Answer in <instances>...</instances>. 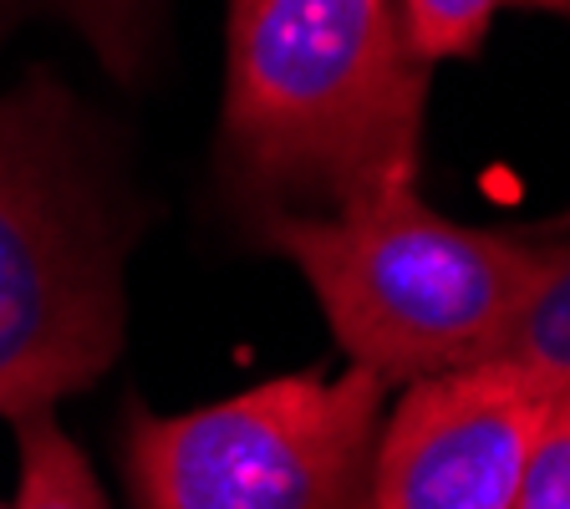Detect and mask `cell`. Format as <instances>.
<instances>
[{"label": "cell", "instance_id": "cell-11", "mask_svg": "<svg viewBox=\"0 0 570 509\" xmlns=\"http://www.w3.org/2000/svg\"><path fill=\"white\" fill-rule=\"evenodd\" d=\"M504 6H524V11H550L570 21V0H504Z\"/></svg>", "mask_w": 570, "mask_h": 509}, {"label": "cell", "instance_id": "cell-4", "mask_svg": "<svg viewBox=\"0 0 570 509\" xmlns=\"http://www.w3.org/2000/svg\"><path fill=\"white\" fill-rule=\"evenodd\" d=\"M387 382L352 368L261 382L194 413L128 408L132 509H372Z\"/></svg>", "mask_w": 570, "mask_h": 509}, {"label": "cell", "instance_id": "cell-5", "mask_svg": "<svg viewBox=\"0 0 570 509\" xmlns=\"http://www.w3.org/2000/svg\"><path fill=\"white\" fill-rule=\"evenodd\" d=\"M560 392L499 356L403 382L382 413L372 509H514Z\"/></svg>", "mask_w": 570, "mask_h": 509}, {"label": "cell", "instance_id": "cell-8", "mask_svg": "<svg viewBox=\"0 0 570 509\" xmlns=\"http://www.w3.org/2000/svg\"><path fill=\"white\" fill-rule=\"evenodd\" d=\"M11 423L16 453H21V479H16L11 509H107L92 463L67 439V428L51 418V408L21 413Z\"/></svg>", "mask_w": 570, "mask_h": 509}, {"label": "cell", "instance_id": "cell-9", "mask_svg": "<svg viewBox=\"0 0 570 509\" xmlns=\"http://www.w3.org/2000/svg\"><path fill=\"white\" fill-rule=\"evenodd\" d=\"M504 0H397V11L407 21L413 47L428 61L449 57H474L479 41L489 36V21Z\"/></svg>", "mask_w": 570, "mask_h": 509}, {"label": "cell", "instance_id": "cell-1", "mask_svg": "<svg viewBox=\"0 0 570 509\" xmlns=\"http://www.w3.org/2000/svg\"><path fill=\"white\" fill-rule=\"evenodd\" d=\"M428 87L397 0H229L214 164L245 225L417 184Z\"/></svg>", "mask_w": 570, "mask_h": 509}, {"label": "cell", "instance_id": "cell-10", "mask_svg": "<svg viewBox=\"0 0 570 509\" xmlns=\"http://www.w3.org/2000/svg\"><path fill=\"white\" fill-rule=\"evenodd\" d=\"M514 509H570V388L556 398L524 463Z\"/></svg>", "mask_w": 570, "mask_h": 509}, {"label": "cell", "instance_id": "cell-3", "mask_svg": "<svg viewBox=\"0 0 570 509\" xmlns=\"http://www.w3.org/2000/svg\"><path fill=\"white\" fill-rule=\"evenodd\" d=\"M249 239L306 275L346 362L387 388L479 362L556 245L459 225L417 184H387L326 214H265Z\"/></svg>", "mask_w": 570, "mask_h": 509}, {"label": "cell", "instance_id": "cell-2", "mask_svg": "<svg viewBox=\"0 0 570 509\" xmlns=\"http://www.w3.org/2000/svg\"><path fill=\"white\" fill-rule=\"evenodd\" d=\"M128 189L77 92H0V418L92 388L128 336Z\"/></svg>", "mask_w": 570, "mask_h": 509}, {"label": "cell", "instance_id": "cell-6", "mask_svg": "<svg viewBox=\"0 0 570 509\" xmlns=\"http://www.w3.org/2000/svg\"><path fill=\"white\" fill-rule=\"evenodd\" d=\"M31 16H57L118 82H138L158 51L164 0H0V47Z\"/></svg>", "mask_w": 570, "mask_h": 509}, {"label": "cell", "instance_id": "cell-7", "mask_svg": "<svg viewBox=\"0 0 570 509\" xmlns=\"http://www.w3.org/2000/svg\"><path fill=\"white\" fill-rule=\"evenodd\" d=\"M484 356L514 362V368L556 382V388H570V239L550 245L540 281L530 285V296L520 301V311Z\"/></svg>", "mask_w": 570, "mask_h": 509}]
</instances>
